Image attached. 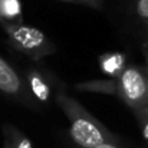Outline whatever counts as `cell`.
Wrapping results in <instances>:
<instances>
[{
  "label": "cell",
  "instance_id": "1",
  "mask_svg": "<svg viewBox=\"0 0 148 148\" xmlns=\"http://www.w3.org/2000/svg\"><path fill=\"white\" fill-rule=\"evenodd\" d=\"M55 103L69 121V138L75 148H97L106 143H121L119 137L112 134L81 102L66 92L63 84L56 91Z\"/></svg>",
  "mask_w": 148,
  "mask_h": 148
},
{
  "label": "cell",
  "instance_id": "2",
  "mask_svg": "<svg viewBox=\"0 0 148 148\" xmlns=\"http://www.w3.org/2000/svg\"><path fill=\"white\" fill-rule=\"evenodd\" d=\"M12 49L33 62H40L56 52V45L40 29L30 25H0Z\"/></svg>",
  "mask_w": 148,
  "mask_h": 148
},
{
  "label": "cell",
  "instance_id": "3",
  "mask_svg": "<svg viewBox=\"0 0 148 148\" xmlns=\"http://www.w3.org/2000/svg\"><path fill=\"white\" fill-rule=\"evenodd\" d=\"M118 98L132 112L148 106V69L128 65L118 78Z\"/></svg>",
  "mask_w": 148,
  "mask_h": 148
},
{
  "label": "cell",
  "instance_id": "4",
  "mask_svg": "<svg viewBox=\"0 0 148 148\" xmlns=\"http://www.w3.org/2000/svg\"><path fill=\"white\" fill-rule=\"evenodd\" d=\"M0 94L29 109H39V105L32 98L25 76L4 58L0 56Z\"/></svg>",
  "mask_w": 148,
  "mask_h": 148
},
{
  "label": "cell",
  "instance_id": "5",
  "mask_svg": "<svg viewBox=\"0 0 148 148\" xmlns=\"http://www.w3.org/2000/svg\"><path fill=\"white\" fill-rule=\"evenodd\" d=\"M22 73L25 76L27 89L36 103L39 106H49L52 101H55L56 91L62 82H59V79L50 71L38 65L27 66Z\"/></svg>",
  "mask_w": 148,
  "mask_h": 148
},
{
  "label": "cell",
  "instance_id": "6",
  "mask_svg": "<svg viewBox=\"0 0 148 148\" xmlns=\"http://www.w3.org/2000/svg\"><path fill=\"white\" fill-rule=\"evenodd\" d=\"M78 92H88V94H101V95H111L118 98V79H94V81H84L73 85Z\"/></svg>",
  "mask_w": 148,
  "mask_h": 148
},
{
  "label": "cell",
  "instance_id": "7",
  "mask_svg": "<svg viewBox=\"0 0 148 148\" xmlns=\"http://www.w3.org/2000/svg\"><path fill=\"white\" fill-rule=\"evenodd\" d=\"M99 66L103 73L109 75L112 79H118L125 68L128 66L127 58L119 52H108L99 56Z\"/></svg>",
  "mask_w": 148,
  "mask_h": 148
},
{
  "label": "cell",
  "instance_id": "8",
  "mask_svg": "<svg viewBox=\"0 0 148 148\" xmlns=\"http://www.w3.org/2000/svg\"><path fill=\"white\" fill-rule=\"evenodd\" d=\"M23 13L20 0H0V25H22Z\"/></svg>",
  "mask_w": 148,
  "mask_h": 148
},
{
  "label": "cell",
  "instance_id": "9",
  "mask_svg": "<svg viewBox=\"0 0 148 148\" xmlns=\"http://www.w3.org/2000/svg\"><path fill=\"white\" fill-rule=\"evenodd\" d=\"M3 148H33L30 140L14 125L4 124L1 127Z\"/></svg>",
  "mask_w": 148,
  "mask_h": 148
},
{
  "label": "cell",
  "instance_id": "10",
  "mask_svg": "<svg viewBox=\"0 0 148 148\" xmlns=\"http://www.w3.org/2000/svg\"><path fill=\"white\" fill-rule=\"evenodd\" d=\"M132 14L137 22L144 26L145 32H148V0H134Z\"/></svg>",
  "mask_w": 148,
  "mask_h": 148
},
{
  "label": "cell",
  "instance_id": "11",
  "mask_svg": "<svg viewBox=\"0 0 148 148\" xmlns=\"http://www.w3.org/2000/svg\"><path fill=\"white\" fill-rule=\"evenodd\" d=\"M132 114H134L135 121L138 124V128H140V132L143 135V140L148 145V106L143 108V109H138V111H134Z\"/></svg>",
  "mask_w": 148,
  "mask_h": 148
},
{
  "label": "cell",
  "instance_id": "12",
  "mask_svg": "<svg viewBox=\"0 0 148 148\" xmlns=\"http://www.w3.org/2000/svg\"><path fill=\"white\" fill-rule=\"evenodd\" d=\"M59 1L78 4V6H85V7L95 9V10H101L103 7V0H59Z\"/></svg>",
  "mask_w": 148,
  "mask_h": 148
},
{
  "label": "cell",
  "instance_id": "13",
  "mask_svg": "<svg viewBox=\"0 0 148 148\" xmlns=\"http://www.w3.org/2000/svg\"><path fill=\"white\" fill-rule=\"evenodd\" d=\"M97 148H122V145H121V143H106Z\"/></svg>",
  "mask_w": 148,
  "mask_h": 148
},
{
  "label": "cell",
  "instance_id": "14",
  "mask_svg": "<svg viewBox=\"0 0 148 148\" xmlns=\"http://www.w3.org/2000/svg\"><path fill=\"white\" fill-rule=\"evenodd\" d=\"M143 55H144V59H145V68L148 69V45L147 43H143Z\"/></svg>",
  "mask_w": 148,
  "mask_h": 148
},
{
  "label": "cell",
  "instance_id": "15",
  "mask_svg": "<svg viewBox=\"0 0 148 148\" xmlns=\"http://www.w3.org/2000/svg\"><path fill=\"white\" fill-rule=\"evenodd\" d=\"M144 43L148 45V32H145V40H144Z\"/></svg>",
  "mask_w": 148,
  "mask_h": 148
}]
</instances>
